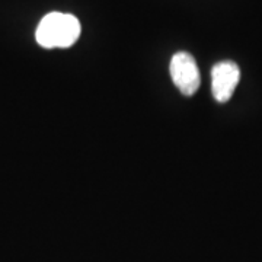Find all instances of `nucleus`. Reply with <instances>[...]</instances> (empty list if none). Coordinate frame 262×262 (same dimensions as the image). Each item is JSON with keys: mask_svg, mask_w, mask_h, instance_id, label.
I'll list each match as a JSON object with an SVG mask.
<instances>
[{"mask_svg": "<svg viewBox=\"0 0 262 262\" xmlns=\"http://www.w3.org/2000/svg\"><path fill=\"white\" fill-rule=\"evenodd\" d=\"M80 32L82 27L75 15L51 12L41 19L35 38L44 48H69L79 39Z\"/></svg>", "mask_w": 262, "mask_h": 262, "instance_id": "f257e3e1", "label": "nucleus"}, {"mask_svg": "<svg viewBox=\"0 0 262 262\" xmlns=\"http://www.w3.org/2000/svg\"><path fill=\"white\" fill-rule=\"evenodd\" d=\"M169 72L172 82L185 96H192L201 84V76L194 57L189 53L179 51L170 58Z\"/></svg>", "mask_w": 262, "mask_h": 262, "instance_id": "f03ea898", "label": "nucleus"}, {"mask_svg": "<svg viewBox=\"0 0 262 262\" xmlns=\"http://www.w3.org/2000/svg\"><path fill=\"white\" fill-rule=\"evenodd\" d=\"M241 80V70L233 61H220L211 70V91L217 102H227Z\"/></svg>", "mask_w": 262, "mask_h": 262, "instance_id": "7ed1b4c3", "label": "nucleus"}]
</instances>
